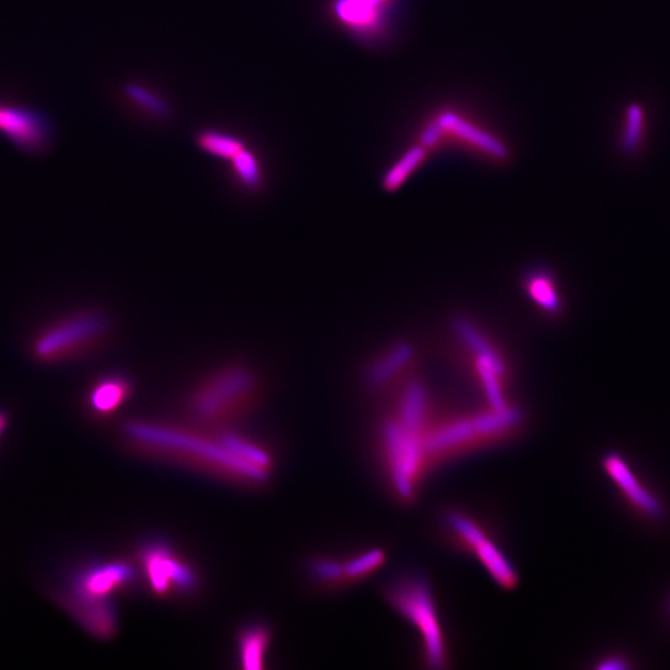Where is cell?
<instances>
[{
  "instance_id": "cell-30",
  "label": "cell",
  "mask_w": 670,
  "mask_h": 670,
  "mask_svg": "<svg viewBox=\"0 0 670 670\" xmlns=\"http://www.w3.org/2000/svg\"><path fill=\"white\" fill-rule=\"evenodd\" d=\"M367 2H368L370 5H373V7L378 8L379 5H380L381 3H384V2H385V0H367Z\"/></svg>"
},
{
  "instance_id": "cell-1",
  "label": "cell",
  "mask_w": 670,
  "mask_h": 670,
  "mask_svg": "<svg viewBox=\"0 0 670 670\" xmlns=\"http://www.w3.org/2000/svg\"><path fill=\"white\" fill-rule=\"evenodd\" d=\"M209 431V430H208ZM123 434L133 445L164 460L185 463L231 482L259 487L270 481V472L249 465L221 445L213 432L154 421H128Z\"/></svg>"
},
{
  "instance_id": "cell-2",
  "label": "cell",
  "mask_w": 670,
  "mask_h": 670,
  "mask_svg": "<svg viewBox=\"0 0 670 670\" xmlns=\"http://www.w3.org/2000/svg\"><path fill=\"white\" fill-rule=\"evenodd\" d=\"M262 381L249 364L234 362L210 371L190 390L185 409L206 430L231 427L259 404Z\"/></svg>"
},
{
  "instance_id": "cell-23",
  "label": "cell",
  "mask_w": 670,
  "mask_h": 670,
  "mask_svg": "<svg viewBox=\"0 0 670 670\" xmlns=\"http://www.w3.org/2000/svg\"><path fill=\"white\" fill-rule=\"evenodd\" d=\"M625 131L622 136L623 151L633 154L638 151L644 133V112L637 103L628 106L626 113Z\"/></svg>"
},
{
  "instance_id": "cell-28",
  "label": "cell",
  "mask_w": 670,
  "mask_h": 670,
  "mask_svg": "<svg viewBox=\"0 0 670 670\" xmlns=\"http://www.w3.org/2000/svg\"><path fill=\"white\" fill-rule=\"evenodd\" d=\"M445 128L442 127L440 121L431 123L429 127L426 128L421 134V146L422 147H432L441 138Z\"/></svg>"
},
{
  "instance_id": "cell-25",
  "label": "cell",
  "mask_w": 670,
  "mask_h": 670,
  "mask_svg": "<svg viewBox=\"0 0 670 670\" xmlns=\"http://www.w3.org/2000/svg\"><path fill=\"white\" fill-rule=\"evenodd\" d=\"M125 95L136 105L141 106L143 110L153 113L156 116H167L169 107L161 97L148 90L147 87L137 84H130L125 87Z\"/></svg>"
},
{
  "instance_id": "cell-13",
  "label": "cell",
  "mask_w": 670,
  "mask_h": 670,
  "mask_svg": "<svg viewBox=\"0 0 670 670\" xmlns=\"http://www.w3.org/2000/svg\"><path fill=\"white\" fill-rule=\"evenodd\" d=\"M270 642L271 631L265 623H250L241 628L237 636V656H239L241 668L264 669Z\"/></svg>"
},
{
  "instance_id": "cell-8",
  "label": "cell",
  "mask_w": 670,
  "mask_h": 670,
  "mask_svg": "<svg viewBox=\"0 0 670 670\" xmlns=\"http://www.w3.org/2000/svg\"><path fill=\"white\" fill-rule=\"evenodd\" d=\"M136 568L128 561H95L71 576L66 594L86 601H112V596L136 581Z\"/></svg>"
},
{
  "instance_id": "cell-5",
  "label": "cell",
  "mask_w": 670,
  "mask_h": 670,
  "mask_svg": "<svg viewBox=\"0 0 670 670\" xmlns=\"http://www.w3.org/2000/svg\"><path fill=\"white\" fill-rule=\"evenodd\" d=\"M139 566L154 595L188 597L198 592L200 579L194 566L163 539H149L139 546Z\"/></svg>"
},
{
  "instance_id": "cell-14",
  "label": "cell",
  "mask_w": 670,
  "mask_h": 670,
  "mask_svg": "<svg viewBox=\"0 0 670 670\" xmlns=\"http://www.w3.org/2000/svg\"><path fill=\"white\" fill-rule=\"evenodd\" d=\"M438 121H440L442 127L445 128V131L455 133L456 136L466 139V141L473 143L474 146L483 149L484 152H488L489 154H492V156L501 159L508 157V149L501 141H499V139L472 126L471 123L462 120V118L455 115V113H443V115L438 118Z\"/></svg>"
},
{
  "instance_id": "cell-27",
  "label": "cell",
  "mask_w": 670,
  "mask_h": 670,
  "mask_svg": "<svg viewBox=\"0 0 670 670\" xmlns=\"http://www.w3.org/2000/svg\"><path fill=\"white\" fill-rule=\"evenodd\" d=\"M595 668L597 669H630L632 668L628 658L623 656V654H608L600 659L599 663L596 664Z\"/></svg>"
},
{
  "instance_id": "cell-26",
  "label": "cell",
  "mask_w": 670,
  "mask_h": 670,
  "mask_svg": "<svg viewBox=\"0 0 670 670\" xmlns=\"http://www.w3.org/2000/svg\"><path fill=\"white\" fill-rule=\"evenodd\" d=\"M530 291H532L535 301H538L541 306L550 309V311L558 308V296H556L553 288L549 286L548 281L543 280V278H535L532 286H530Z\"/></svg>"
},
{
  "instance_id": "cell-31",
  "label": "cell",
  "mask_w": 670,
  "mask_h": 670,
  "mask_svg": "<svg viewBox=\"0 0 670 670\" xmlns=\"http://www.w3.org/2000/svg\"><path fill=\"white\" fill-rule=\"evenodd\" d=\"M668 615L670 617V597H669V601H668Z\"/></svg>"
},
{
  "instance_id": "cell-20",
  "label": "cell",
  "mask_w": 670,
  "mask_h": 670,
  "mask_svg": "<svg viewBox=\"0 0 670 670\" xmlns=\"http://www.w3.org/2000/svg\"><path fill=\"white\" fill-rule=\"evenodd\" d=\"M308 572L314 581L328 589L348 586L343 561L332 558V556H316L309 560Z\"/></svg>"
},
{
  "instance_id": "cell-18",
  "label": "cell",
  "mask_w": 670,
  "mask_h": 670,
  "mask_svg": "<svg viewBox=\"0 0 670 670\" xmlns=\"http://www.w3.org/2000/svg\"><path fill=\"white\" fill-rule=\"evenodd\" d=\"M412 354H414V350H412L410 344L402 343L398 345L388 357L369 369L367 374L369 386L371 388H378V386L384 385L402 367H405L407 362L412 358Z\"/></svg>"
},
{
  "instance_id": "cell-7",
  "label": "cell",
  "mask_w": 670,
  "mask_h": 670,
  "mask_svg": "<svg viewBox=\"0 0 670 670\" xmlns=\"http://www.w3.org/2000/svg\"><path fill=\"white\" fill-rule=\"evenodd\" d=\"M601 467L613 486L620 491L628 507L639 518L654 524H661L664 520H667L668 512L662 499L639 481L637 474L620 452L607 451L603 453Z\"/></svg>"
},
{
  "instance_id": "cell-3",
  "label": "cell",
  "mask_w": 670,
  "mask_h": 670,
  "mask_svg": "<svg viewBox=\"0 0 670 670\" xmlns=\"http://www.w3.org/2000/svg\"><path fill=\"white\" fill-rule=\"evenodd\" d=\"M384 595L390 606L420 632L425 667H450L447 639L429 580L419 574L401 576L385 587Z\"/></svg>"
},
{
  "instance_id": "cell-17",
  "label": "cell",
  "mask_w": 670,
  "mask_h": 670,
  "mask_svg": "<svg viewBox=\"0 0 670 670\" xmlns=\"http://www.w3.org/2000/svg\"><path fill=\"white\" fill-rule=\"evenodd\" d=\"M385 563L386 553L380 548L365 550L350 559L344 560V574L348 586L367 580Z\"/></svg>"
},
{
  "instance_id": "cell-9",
  "label": "cell",
  "mask_w": 670,
  "mask_h": 670,
  "mask_svg": "<svg viewBox=\"0 0 670 670\" xmlns=\"http://www.w3.org/2000/svg\"><path fill=\"white\" fill-rule=\"evenodd\" d=\"M59 601L92 636L108 639L116 635L118 613L112 601H86L69 594L59 595Z\"/></svg>"
},
{
  "instance_id": "cell-6",
  "label": "cell",
  "mask_w": 670,
  "mask_h": 670,
  "mask_svg": "<svg viewBox=\"0 0 670 670\" xmlns=\"http://www.w3.org/2000/svg\"><path fill=\"white\" fill-rule=\"evenodd\" d=\"M0 134L20 152L41 154L54 141V122L39 108L0 101Z\"/></svg>"
},
{
  "instance_id": "cell-16",
  "label": "cell",
  "mask_w": 670,
  "mask_h": 670,
  "mask_svg": "<svg viewBox=\"0 0 670 670\" xmlns=\"http://www.w3.org/2000/svg\"><path fill=\"white\" fill-rule=\"evenodd\" d=\"M453 328H455V332L462 339V342H465L468 348L478 355V358L487 360L499 375L504 374L505 369L502 359L498 357L496 350L488 344L483 335L471 323L466 319L456 318L453 321Z\"/></svg>"
},
{
  "instance_id": "cell-29",
  "label": "cell",
  "mask_w": 670,
  "mask_h": 670,
  "mask_svg": "<svg viewBox=\"0 0 670 670\" xmlns=\"http://www.w3.org/2000/svg\"><path fill=\"white\" fill-rule=\"evenodd\" d=\"M8 426V415L7 412L0 409V437L4 434L5 429Z\"/></svg>"
},
{
  "instance_id": "cell-10",
  "label": "cell",
  "mask_w": 670,
  "mask_h": 670,
  "mask_svg": "<svg viewBox=\"0 0 670 670\" xmlns=\"http://www.w3.org/2000/svg\"><path fill=\"white\" fill-rule=\"evenodd\" d=\"M442 524L447 540L458 550L473 556L493 541L486 525L462 510H446Z\"/></svg>"
},
{
  "instance_id": "cell-21",
  "label": "cell",
  "mask_w": 670,
  "mask_h": 670,
  "mask_svg": "<svg viewBox=\"0 0 670 670\" xmlns=\"http://www.w3.org/2000/svg\"><path fill=\"white\" fill-rule=\"evenodd\" d=\"M334 9L337 17L350 27L367 28L376 18V7L367 0H338Z\"/></svg>"
},
{
  "instance_id": "cell-12",
  "label": "cell",
  "mask_w": 670,
  "mask_h": 670,
  "mask_svg": "<svg viewBox=\"0 0 670 670\" xmlns=\"http://www.w3.org/2000/svg\"><path fill=\"white\" fill-rule=\"evenodd\" d=\"M209 431L213 432L216 440L237 458L249 463L251 466L271 473L273 456L270 450H267L261 443L252 440V438L242 434V432L234 430L233 427H223V429Z\"/></svg>"
},
{
  "instance_id": "cell-19",
  "label": "cell",
  "mask_w": 670,
  "mask_h": 670,
  "mask_svg": "<svg viewBox=\"0 0 670 670\" xmlns=\"http://www.w3.org/2000/svg\"><path fill=\"white\" fill-rule=\"evenodd\" d=\"M197 144L201 151L210 156L225 159V161H231L237 153L246 148L240 138L213 130L201 132L197 138Z\"/></svg>"
},
{
  "instance_id": "cell-22",
  "label": "cell",
  "mask_w": 670,
  "mask_h": 670,
  "mask_svg": "<svg viewBox=\"0 0 670 670\" xmlns=\"http://www.w3.org/2000/svg\"><path fill=\"white\" fill-rule=\"evenodd\" d=\"M425 156V148L422 146H415L409 149L405 156L385 174L383 180L384 187L388 190L399 188L405 182V179L424 161Z\"/></svg>"
},
{
  "instance_id": "cell-24",
  "label": "cell",
  "mask_w": 670,
  "mask_h": 670,
  "mask_svg": "<svg viewBox=\"0 0 670 670\" xmlns=\"http://www.w3.org/2000/svg\"><path fill=\"white\" fill-rule=\"evenodd\" d=\"M477 367L492 410H503L505 407H508L501 385H499V374L497 371L492 368V365L487 360L481 358H478Z\"/></svg>"
},
{
  "instance_id": "cell-15",
  "label": "cell",
  "mask_w": 670,
  "mask_h": 670,
  "mask_svg": "<svg viewBox=\"0 0 670 670\" xmlns=\"http://www.w3.org/2000/svg\"><path fill=\"white\" fill-rule=\"evenodd\" d=\"M230 162L235 182L245 193L259 194L262 192L265 185L264 169L255 153L244 148Z\"/></svg>"
},
{
  "instance_id": "cell-4",
  "label": "cell",
  "mask_w": 670,
  "mask_h": 670,
  "mask_svg": "<svg viewBox=\"0 0 670 670\" xmlns=\"http://www.w3.org/2000/svg\"><path fill=\"white\" fill-rule=\"evenodd\" d=\"M112 331L108 314L101 309H85L60 319L36 334L30 353L36 362L54 365L70 362L95 352Z\"/></svg>"
},
{
  "instance_id": "cell-11",
  "label": "cell",
  "mask_w": 670,
  "mask_h": 670,
  "mask_svg": "<svg viewBox=\"0 0 670 670\" xmlns=\"http://www.w3.org/2000/svg\"><path fill=\"white\" fill-rule=\"evenodd\" d=\"M132 394V380L126 374L111 373L92 384L86 402L92 414L107 417L127 404Z\"/></svg>"
}]
</instances>
